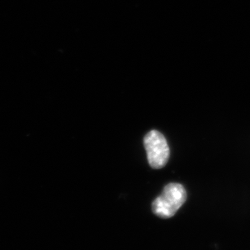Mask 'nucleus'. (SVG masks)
<instances>
[{"mask_svg": "<svg viewBox=\"0 0 250 250\" xmlns=\"http://www.w3.org/2000/svg\"><path fill=\"white\" fill-rule=\"evenodd\" d=\"M187 198V191L183 186L177 183L167 184L161 195L153 202V213L160 218H170L178 211Z\"/></svg>", "mask_w": 250, "mask_h": 250, "instance_id": "1", "label": "nucleus"}, {"mask_svg": "<svg viewBox=\"0 0 250 250\" xmlns=\"http://www.w3.org/2000/svg\"><path fill=\"white\" fill-rule=\"evenodd\" d=\"M147 160L152 168L160 169L167 164L170 157V149L164 135L152 130L144 139Z\"/></svg>", "mask_w": 250, "mask_h": 250, "instance_id": "2", "label": "nucleus"}]
</instances>
